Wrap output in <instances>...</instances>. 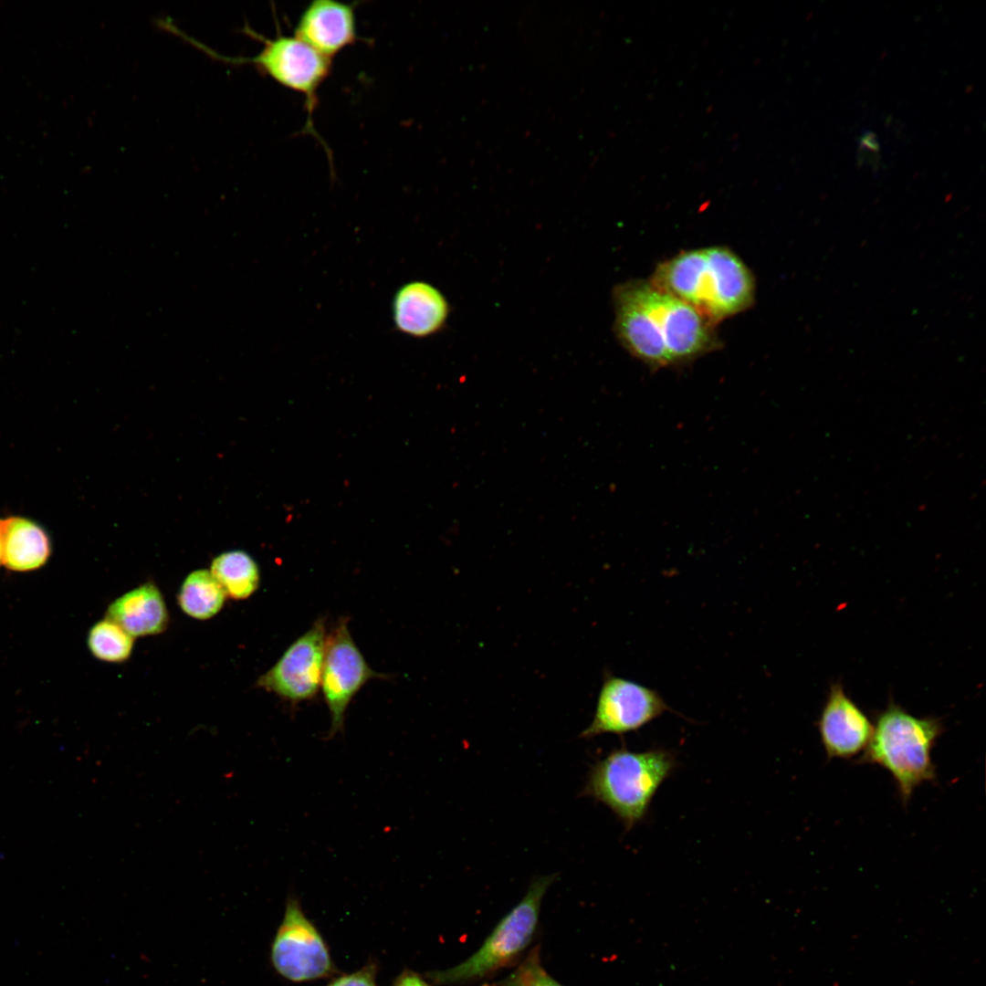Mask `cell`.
<instances>
[{
  "instance_id": "1",
  "label": "cell",
  "mask_w": 986,
  "mask_h": 986,
  "mask_svg": "<svg viewBox=\"0 0 986 986\" xmlns=\"http://www.w3.org/2000/svg\"><path fill=\"white\" fill-rule=\"evenodd\" d=\"M614 303L617 338L633 356L650 367L687 362L718 344L713 323L650 281L617 286Z\"/></svg>"
},
{
  "instance_id": "2",
  "label": "cell",
  "mask_w": 986,
  "mask_h": 986,
  "mask_svg": "<svg viewBox=\"0 0 986 986\" xmlns=\"http://www.w3.org/2000/svg\"><path fill=\"white\" fill-rule=\"evenodd\" d=\"M650 282L691 305L713 324L750 307L755 294L750 269L722 246L680 253L658 265Z\"/></svg>"
},
{
  "instance_id": "3",
  "label": "cell",
  "mask_w": 986,
  "mask_h": 986,
  "mask_svg": "<svg viewBox=\"0 0 986 986\" xmlns=\"http://www.w3.org/2000/svg\"><path fill=\"white\" fill-rule=\"evenodd\" d=\"M873 733L859 763L876 764L892 776L904 804L915 789L936 780L931 753L944 727L934 717L918 718L890 700L877 713Z\"/></svg>"
},
{
  "instance_id": "4",
  "label": "cell",
  "mask_w": 986,
  "mask_h": 986,
  "mask_svg": "<svg viewBox=\"0 0 986 986\" xmlns=\"http://www.w3.org/2000/svg\"><path fill=\"white\" fill-rule=\"evenodd\" d=\"M677 765L674 753L664 749H615L591 766L582 794L607 806L628 831L646 816Z\"/></svg>"
},
{
  "instance_id": "5",
  "label": "cell",
  "mask_w": 986,
  "mask_h": 986,
  "mask_svg": "<svg viewBox=\"0 0 986 986\" xmlns=\"http://www.w3.org/2000/svg\"><path fill=\"white\" fill-rule=\"evenodd\" d=\"M163 28L183 38L214 59L229 65H252L262 75L302 95L308 113L303 131L320 141L315 131L312 116L319 103V89L331 72L332 60L322 56L295 36L283 35L280 28H278L273 38L266 37L247 25L243 28L246 36L262 43V49L253 57H228L219 54L184 33L170 20L163 23Z\"/></svg>"
},
{
  "instance_id": "6",
  "label": "cell",
  "mask_w": 986,
  "mask_h": 986,
  "mask_svg": "<svg viewBox=\"0 0 986 986\" xmlns=\"http://www.w3.org/2000/svg\"><path fill=\"white\" fill-rule=\"evenodd\" d=\"M556 878V874L535 877L521 900L498 922L474 954L450 969L427 973L428 979L437 985H466L517 962L533 939L542 899Z\"/></svg>"
},
{
  "instance_id": "7",
  "label": "cell",
  "mask_w": 986,
  "mask_h": 986,
  "mask_svg": "<svg viewBox=\"0 0 986 986\" xmlns=\"http://www.w3.org/2000/svg\"><path fill=\"white\" fill-rule=\"evenodd\" d=\"M271 962L283 978L302 982L330 976L334 966L329 949L314 924L294 897L271 945Z\"/></svg>"
},
{
  "instance_id": "8",
  "label": "cell",
  "mask_w": 986,
  "mask_h": 986,
  "mask_svg": "<svg viewBox=\"0 0 986 986\" xmlns=\"http://www.w3.org/2000/svg\"><path fill=\"white\" fill-rule=\"evenodd\" d=\"M386 677L372 670L356 645L348 628V620H339L327 636L320 687L330 715L329 737L344 728L349 704L372 678Z\"/></svg>"
},
{
  "instance_id": "9",
  "label": "cell",
  "mask_w": 986,
  "mask_h": 986,
  "mask_svg": "<svg viewBox=\"0 0 986 986\" xmlns=\"http://www.w3.org/2000/svg\"><path fill=\"white\" fill-rule=\"evenodd\" d=\"M673 709L655 689L606 674L599 693L594 717L581 738L602 734L624 735L636 731Z\"/></svg>"
},
{
  "instance_id": "10",
  "label": "cell",
  "mask_w": 986,
  "mask_h": 986,
  "mask_svg": "<svg viewBox=\"0 0 986 986\" xmlns=\"http://www.w3.org/2000/svg\"><path fill=\"white\" fill-rule=\"evenodd\" d=\"M326 640L325 620L319 618L258 678L257 686L291 705L313 698L320 687Z\"/></svg>"
},
{
  "instance_id": "11",
  "label": "cell",
  "mask_w": 986,
  "mask_h": 986,
  "mask_svg": "<svg viewBox=\"0 0 986 986\" xmlns=\"http://www.w3.org/2000/svg\"><path fill=\"white\" fill-rule=\"evenodd\" d=\"M874 724L845 693L841 683L829 689L817 721L827 759L850 760L865 751Z\"/></svg>"
},
{
  "instance_id": "12",
  "label": "cell",
  "mask_w": 986,
  "mask_h": 986,
  "mask_svg": "<svg viewBox=\"0 0 986 986\" xmlns=\"http://www.w3.org/2000/svg\"><path fill=\"white\" fill-rule=\"evenodd\" d=\"M355 3L312 0L300 13L294 36L332 60L359 40Z\"/></svg>"
},
{
  "instance_id": "13",
  "label": "cell",
  "mask_w": 986,
  "mask_h": 986,
  "mask_svg": "<svg viewBox=\"0 0 986 986\" xmlns=\"http://www.w3.org/2000/svg\"><path fill=\"white\" fill-rule=\"evenodd\" d=\"M396 330L414 338H425L442 330L449 315L443 293L425 281H411L399 288L392 305Z\"/></svg>"
},
{
  "instance_id": "14",
  "label": "cell",
  "mask_w": 986,
  "mask_h": 986,
  "mask_svg": "<svg viewBox=\"0 0 986 986\" xmlns=\"http://www.w3.org/2000/svg\"><path fill=\"white\" fill-rule=\"evenodd\" d=\"M106 618L133 638L160 634L166 629L169 621L163 597L152 582L143 583L113 601L108 607Z\"/></svg>"
},
{
  "instance_id": "15",
  "label": "cell",
  "mask_w": 986,
  "mask_h": 986,
  "mask_svg": "<svg viewBox=\"0 0 986 986\" xmlns=\"http://www.w3.org/2000/svg\"><path fill=\"white\" fill-rule=\"evenodd\" d=\"M50 555L49 536L37 522L16 516L3 519L2 564L6 569L33 572L42 568Z\"/></svg>"
},
{
  "instance_id": "16",
  "label": "cell",
  "mask_w": 986,
  "mask_h": 986,
  "mask_svg": "<svg viewBox=\"0 0 986 986\" xmlns=\"http://www.w3.org/2000/svg\"><path fill=\"white\" fill-rule=\"evenodd\" d=\"M210 570L226 594L232 599H246L259 587L258 565L244 551H229L217 555L212 561Z\"/></svg>"
},
{
  "instance_id": "17",
  "label": "cell",
  "mask_w": 986,
  "mask_h": 986,
  "mask_svg": "<svg viewBox=\"0 0 986 986\" xmlns=\"http://www.w3.org/2000/svg\"><path fill=\"white\" fill-rule=\"evenodd\" d=\"M226 592L210 571L195 570L183 582L177 595L180 608L189 616L206 620L223 607Z\"/></svg>"
},
{
  "instance_id": "18",
  "label": "cell",
  "mask_w": 986,
  "mask_h": 986,
  "mask_svg": "<svg viewBox=\"0 0 986 986\" xmlns=\"http://www.w3.org/2000/svg\"><path fill=\"white\" fill-rule=\"evenodd\" d=\"M133 642L131 635L108 618L96 623L88 635L90 653L106 662L127 660L132 652Z\"/></svg>"
},
{
  "instance_id": "19",
  "label": "cell",
  "mask_w": 986,
  "mask_h": 986,
  "mask_svg": "<svg viewBox=\"0 0 986 986\" xmlns=\"http://www.w3.org/2000/svg\"><path fill=\"white\" fill-rule=\"evenodd\" d=\"M497 986H564L552 978L544 969L540 960V948L536 945L526 958Z\"/></svg>"
},
{
  "instance_id": "20",
  "label": "cell",
  "mask_w": 986,
  "mask_h": 986,
  "mask_svg": "<svg viewBox=\"0 0 986 986\" xmlns=\"http://www.w3.org/2000/svg\"><path fill=\"white\" fill-rule=\"evenodd\" d=\"M327 986H376L374 966L369 965L353 973L338 977Z\"/></svg>"
},
{
  "instance_id": "21",
  "label": "cell",
  "mask_w": 986,
  "mask_h": 986,
  "mask_svg": "<svg viewBox=\"0 0 986 986\" xmlns=\"http://www.w3.org/2000/svg\"><path fill=\"white\" fill-rule=\"evenodd\" d=\"M393 986H431L418 974L413 971L403 972L394 981Z\"/></svg>"
},
{
  "instance_id": "22",
  "label": "cell",
  "mask_w": 986,
  "mask_h": 986,
  "mask_svg": "<svg viewBox=\"0 0 986 986\" xmlns=\"http://www.w3.org/2000/svg\"><path fill=\"white\" fill-rule=\"evenodd\" d=\"M3 557V519H0V565Z\"/></svg>"
}]
</instances>
